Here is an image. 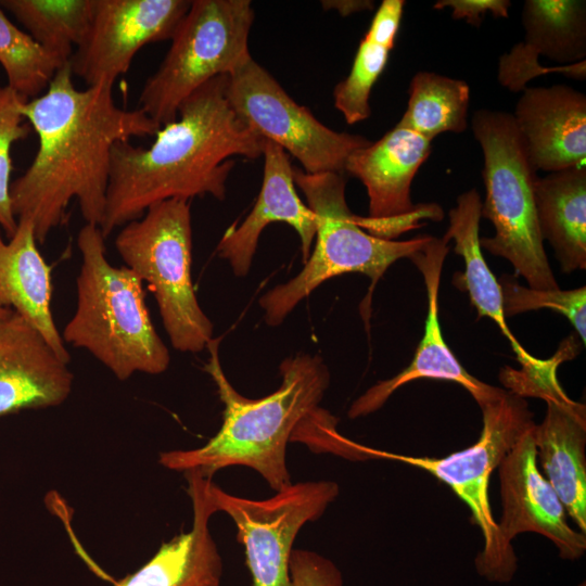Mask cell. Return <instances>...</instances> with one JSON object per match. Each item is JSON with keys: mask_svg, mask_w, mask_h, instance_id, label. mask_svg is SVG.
Listing matches in <instances>:
<instances>
[{"mask_svg": "<svg viewBox=\"0 0 586 586\" xmlns=\"http://www.w3.org/2000/svg\"><path fill=\"white\" fill-rule=\"evenodd\" d=\"M73 77L67 62L42 94L22 104L38 149L29 167L11 183V205L17 220L33 222L41 244L64 222L73 200L86 224L100 227L113 146L155 136L161 128L140 109L117 106L113 85L78 89Z\"/></svg>", "mask_w": 586, "mask_h": 586, "instance_id": "obj_1", "label": "cell"}, {"mask_svg": "<svg viewBox=\"0 0 586 586\" xmlns=\"http://www.w3.org/2000/svg\"><path fill=\"white\" fill-rule=\"evenodd\" d=\"M226 84L222 75L195 90L149 148L129 141L113 146L100 226L104 238L165 200L208 194L222 201L233 157L263 156L267 140L234 112Z\"/></svg>", "mask_w": 586, "mask_h": 586, "instance_id": "obj_2", "label": "cell"}, {"mask_svg": "<svg viewBox=\"0 0 586 586\" xmlns=\"http://www.w3.org/2000/svg\"><path fill=\"white\" fill-rule=\"evenodd\" d=\"M220 337L206 346L204 369L217 386L224 405L222 423L204 446L162 451L160 463L179 472H196L212 479L219 470L244 466L259 473L279 492L291 484L286 444L300 423L319 406L330 383V373L318 355L298 354L280 365L281 385L257 399L241 395L227 379L218 354Z\"/></svg>", "mask_w": 586, "mask_h": 586, "instance_id": "obj_3", "label": "cell"}, {"mask_svg": "<svg viewBox=\"0 0 586 586\" xmlns=\"http://www.w3.org/2000/svg\"><path fill=\"white\" fill-rule=\"evenodd\" d=\"M104 239L95 225L85 224L78 232L77 306L61 336L89 352L120 381L137 372L163 373L170 355L151 321L142 280L107 260Z\"/></svg>", "mask_w": 586, "mask_h": 586, "instance_id": "obj_4", "label": "cell"}, {"mask_svg": "<svg viewBox=\"0 0 586 586\" xmlns=\"http://www.w3.org/2000/svg\"><path fill=\"white\" fill-rule=\"evenodd\" d=\"M293 178L316 216V243L294 278L260 296L258 303L270 327L282 323L304 298L333 277L358 272L370 279L372 290L392 264L410 258L430 238L397 241L367 232L347 205L344 174L313 175L293 166Z\"/></svg>", "mask_w": 586, "mask_h": 586, "instance_id": "obj_5", "label": "cell"}, {"mask_svg": "<svg viewBox=\"0 0 586 586\" xmlns=\"http://www.w3.org/2000/svg\"><path fill=\"white\" fill-rule=\"evenodd\" d=\"M471 125L484 156L486 195L481 217L495 228L494 237L480 238L481 247L507 259L528 288L560 289L539 230L534 194L536 170L512 114L482 109L473 114Z\"/></svg>", "mask_w": 586, "mask_h": 586, "instance_id": "obj_6", "label": "cell"}, {"mask_svg": "<svg viewBox=\"0 0 586 586\" xmlns=\"http://www.w3.org/2000/svg\"><path fill=\"white\" fill-rule=\"evenodd\" d=\"M115 247L126 267L149 284L171 346L200 353L214 339V326L199 304L192 277L190 201L151 205L118 232Z\"/></svg>", "mask_w": 586, "mask_h": 586, "instance_id": "obj_7", "label": "cell"}, {"mask_svg": "<svg viewBox=\"0 0 586 586\" xmlns=\"http://www.w3.org/2000/svg\"><path fill=\"white\" fill-rule=\"evenodd\" d=\"M483 426L471 446L442 458L416 457L361 445L368 457L404 462L422 469L445 483L471 511L483 535V549L475 557L477 573L491 582L507 583L517 570L513 546L501 537L489 501V479L522 435L534 426L533 412L524 397L505 391L481 407Z\"/></svg>", "mask_w": 586, "mask_h": 586, "instance_id": "obj_8", "label": "cell"}, {"mask_svg": "<svg viewBox=\"0 0 586 586\" xmlns=\"http://www.w3.org/2000/svg\"><path fill=\"white\" fill-rule=\"evenodd\" d=\"M254 21L250 0H193L179 22L163 62L144 82L138 109L160 127L177 118L179 106L211 79L231 75L252 59Z\"/></svg>", "mask_w": 586, "mask_h": 586, "instance_id": "obj_9", "label": "cell"}, {"mask_svg": "<svg viewBox=\"0 0 586 586\" xmlns=\"http://www.w3.org/2000/svg\"><path fill=\"white\" fill-rule=\"evenodd\" d=\"M226 94L245 123L265 140L293 155L306 174H344L349 154L371 142L320 123L253 58L227 76Z\"/></svg>", "mask_w": 586, "mask_h": 586, "instance_id": "obj_10", "label": "cell"}, {"mask_svg": "<svg viewBox=\"0 0 586 586\" xmlns=\"http://www.w3.org/2000/svg\"><path fill=\"white\" fill-rule=\"evenodd\" d=\"M332 481L290 484L268 499L230 495L209 480L208 496L216 511L227 513L243 544L253 586H294L290 557L300 530L319 519L337 497Z\"/></svg>", "mask_w": 586, "mask_h": 586, "instance_id": "obj_11", "label": "cell"}, {"mask_svg": "<svg viewBox=\"0 0 586 586\" xmlns=\"http://www.w3.org/2000/svg\"><path fill=\"white\" fill-rule=\"evenodd\" d=\"M431 142L397 124L378 141L349 154L344 173L362 182L369 199L368 216H359L367 232L393 240L420 227L422 219H442L437 204L416 205L410 194L412 180L431 153Z\"/></svg>", "mask_w": 586, "mask_h": 586, "instance_id": "obj_12", "label": "cell"}, {"mask_svg": "<svg viewBox=\"0 0 586 586\" xmlns=\"http://www.w3.org/2000/svg\"><path fill=\"white\" fill-rule=\"evenodd\" d=\"M188 0H95L89 30L69 62L89 86L114 85L144 46L170 39Z\"/></svg>", "mask_w": 586, "mask_h": 586, "instance_id": "obj_13", "label": "cell"}, {"mask_svg": "<svg viewBox=\"0 0 586 586\" xmlns=\"http://www.w3.org/2000/svg\"><path fill=\"white\" fill-rule=\"evenodd\" d=\"M524 41L500 56L498 80L511 92L550 73L585 79L586 2L526 0L522 10Z\"/></svg>", "mask_w": 586, "mask_h": 586, "instance_id": "obj_14", "label": "cell"}, {"mask_svg": "<svg viewBox=\"0 0 586 586\" xmlns=\"http://www.w3.org/2000/svg\"><path fill=\"white\" fill-rule=\"evenodd\" d=\"M448 251V242L444 238L430 235L426 244L409 258L421 272L426 290L428 313L423 336L408 367L391 379L379 381L354 400L347 412L351 419L377 411L396 390L420 379L455 382L471 394L480 408L505 393V388L471 375L443 337L438 320V291Z\"/></svg>", "mask_w": 586, "mask_h": 586, "instance_id": "obj_15", "label": "cell"}, {"mask_svg": "<svg viewBox=\"0 0 586 586\" xmlns=\"http://www.w3.org/2000/svg\"><path fill=\"white\" fill-rule=\"evenodd\" d=\"M533 429L522 435L497 468L501 498L499 533L511 545L521 533H537L552 542L561 558L578 559L586 550V535L569 525L560 498L538 470Z\"/></svg>", "mask_w": 586, "mask_h": 586, "instance_id": "obj_16", "label": "cell"}, {"mask_svg": "<svg viewBox=\"0 0 586 586\" xmlns=\"http://www.w3.org/2000/svg\"><path fill=\"white\" fill-rule=\"evenodd\" d=\"M74 375L44 337L12 309L0 317V416L55 407Z\"/></svg>", "mask_w": 586, "mask_h": 586, "instance_id": "obj_17", "label": "cell"}, {"mask_svg": "<svg viewBox=\"0 0 586 586\" xmlns=\"http://www.w3.org/2000/svg\"><path fill=\"white\" fill-rule=\"evenodd\" d=\"M263 156V183L253 209L239 227H230L217 245L219 257L229 263L237 277L249 273L259 237L269 224L285 222L296 231L304 263L316 237L317 219L295 190L290 155L278 144L266 141Z\"/></svg>", "mask_w": 586, "mask_h": 586, "instance_id": "obj_18", "label": "cell"}, {"mask_svg": "<svg viewBox=\"0 0 586 586\" xmlns=\"http://www.w3.org/2000/svg\"><path fill=\"white\" fill-rule=\"evenodd\" d=\"M535 170L578 166L586 156V97L565 85L526 87L512 115Z\"/></svg>", "mask_w": 586, "mask_h": 586, "instance_id": "obj_19", "label": "cell"}, {"mask_svg": "<svg viewBox=\"0 0 586 586\" xmlns=\"http://www.w3.org/2000/svg\"><path fill=\"white\" fill-rule=\"evenodd\" d=\"M193 509L192 527L167 543L139 570L114 586H220L222 561L209 532L216 513L208 482L196 472L184 473Z\"/></svg>", "mask_w": 586, "mask_h": 586, "instance_id": "obj_20", "label": "cell"}, {"mask_svg": "<svg viewBox=\"0 0 586 586\" xmlns=\"http://www.w3.org/2000/svg\"><path fill=\"white\" fill-rule=\"evenodd\" d=\"M546 415L533 429L536 459L566 513L586 532V407L564 392L544 398Z\"/></svg>", "mask_w": 586, "mask_h": 586, "instance_id": "obj_21", "label": "cell"}, {"mask_svg": "<svg viewBox=\"0 0 586 586\" xmlns=\"http://www.w3.org/2000/svg\"><path fill=\"white\" fill-rule=\"evenodd\" d=\"M51 295V269L37 249L34 225L20 219L8 241L0 233V308L22 316L68 364L69 354L53 321Z\"/></svg>", "mask_w": 586, "mask_h": 586, "instance_id": "obj_22", "label": "cell"}, {"mask_svg": "<svg viewBox=\"0 0 586 586\" xmlns=\"http://www.w3.org/2000/svg\"><path fill=\"white\" fill-rule=\"evenodd\" d=\"M481 207L479 192L471 189L458 195L456 207L448 213L449 226L443 238L447 242L455 241L454 251L462 256L466 267L463 272L455 273L453 283L468 292L479 318L486 316L497 324L522 368L539 365L543 359H537L523 348L506 321L500 285L488 268L480 245Z\"/></svg>", "mask_w": 586, "mask_h": 586, "instance_id": "obj_23", "label": "cell"}, {"mask_svg": "<svg viewBox=\"0 0 586 586\" xmlns=\"http://www.w3.org/2000/svg\"><path fill=\"white\" fill-rule=\"evenodd\" d=\"M543 240L552 246L561 270L586 268V168L584 165L549 173L534 184Z\"/></svg>", "mask_w": 586, "mask_h": 586, "instance_id": "obj_24", "label": "cell"}, {"mask_svg": "<svg viewBox=\"0 0 586 586\" xmlns=\"http://www.w3.org/2000/svg\"><path fill=\"white\" fill-rule=\"evenodd\" d=\"M95 0H1L26 33L49 54L67 63L85 39Z\"/></svg>", "mask_w": 586, "mask_h": 586, "instance_id": "obj_25", "label": "cell"}, {"mask_svg": "<svg viewBox=\"0 0 586 586\" xmlns=\"http://www.w3.org/2000/svg\"><path fill=\"white\" fill-rule=\"evenodd\" d=\"M408 104L398 125L433 140L443 132L468 127L470 87L464 80L433 72H418L408 88Z\"/></svg>", "mask_w": 586, "mask_h": 586, "instance_id": "obj_26", "label": "cell"}, {"mask_svg": "<svg viewBox=\"0 0 586 586\" xmlns=\"http://www.w3.org/2000/svg\"><path fill=\"white\" fill-rule=\"evenodd\" d=\"M0 64L8 78L7 86L24 101L42 94L55 73L64 65L18 28L1 7Z\"/></svg>", "mask_w": 586, "mask_h": 586, "instance_id": "obj_27", "label": "cell"}, {"mask_svg": "<svg viewBox=\"0 0 586 586\" xmlns=\"http://www.w3.org/2000/svg\"><path fill=\"white\" fill-rule=\"evenodd\" d=\"M391 49L364 36L347 77L333 91L334 106L347 124L367 119L371 114L370 94L388 61Z\"/></svg>", "mask_w": 586, "mask_h": 586, "instance_id": "obj_28", "label": "cell"}, {"mask_svg": "<svg viewBox=\"0 0 586 586\" xmlns=\"http://www.w3.org/2000/svg\"><path fill=\"white\" fill-rule=\"evenodd\" d=\"M498 283L505 317L550 308L563 315L574 327L583 344L586 342V286L573 290L540 291L521 285L515 277L502 275Z\"/></svg>", "mask_w": 586, "mask_h": 586, "instance_id": "obj_29", "label": "cell"}, {"mask_svg": "<svg viewBox=\"0 0 586 586\" xmlns=\"http://www.w3.org/2000/svg\"><path fill=\"white\" fill-rule=\"evenodd\" d=\"M25 101L10 87H0V229L8 239L17 228V219L11 205L12 171L11 149L13 144L26 138L30 127L22 113Z\"/></svg>", "mask_w": 586, "mask_h": 586, "instance_id": "obj_30", "label": "cell"}, {"mask_svg": "<svg viewBox=\"0 0 586 586\" xmlns=\"http://www.w3.org/2000/svg\"><path fill=\"white\" fill-rule=\"evenodd\" d=\"M289 566L294 586L343 585L342 575L336 565L314 551L293 549Z\"/></svg>", "mask_w": 586, "mask_h": 586, "instance_id": "obj_31", "label": "cell"}, {"mask_svg": "<svg viewBox=\"0 0 586 586\" xmlns=\"http://www.w3.org/2000/svg\"><path fill=\"white\" fill-rule=\"evenodd\" d=\"M510 7L509 0H438L433 4L436 10L450 8L453 18H464L475 27L481 25L488 12L494 17H508Z\"/></svg>", "mask_w": 586, "mask_h": 586, "instance_id": "obj_32", "label": "cell"}, {"mask_svg": "<svg viewBox=\"0 0 586 586\" xmlns=\"http://www.w3.org/2000/svg\"><path fill=\"white\" fill-rule=\"evenodd\" d=\"M404 7V0H383L374 13L365 37L392 50L399 29Z\"/></svg>", "mask_w": 586, "mask_h": 586, "instance_id": "obj_33", "label": "cell"}, {"mask_svg": "<svg viewBox=\"0 0 586 586\" xmlns=\"http://www.w3.org/2000/svg\"><path fill=\"white\" fill-rule=\"evenodd\" d=\"M324 10H336L342 16L371 10L374 2L370 0H327L321 1Z\"/></svg>", "mask_w": 586, "mask_h": 586, "instance_id": "obj_34", "label": "cell"}, {"mask_svg": "<svg viewBox=\"0 0 586 586\" xmlns=\"http://www.w3.org/2000/svg\"><path fill=\"white\" fill-rule=\"evenodd\" d=\"M11 309L0 308V317L10 313Z\"/></svg>", "mask_w": 586, "mask_h": 586, "instance_id": "obj_35", "label": "cell"}]
</instances>
